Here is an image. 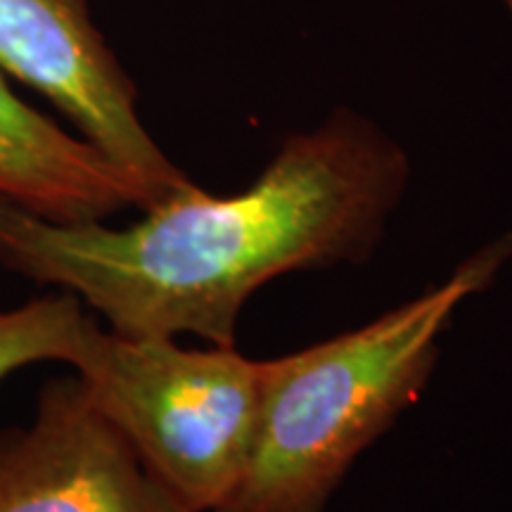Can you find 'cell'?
Masks as SVG:
<instances>
[{
	"label": "cell",
	"instance_id": "cell-7",
	"mask_svg": "<svg viewBox=\"0 0 512 512\" xmlns=\"http://www.w3.org/2000/svg\"><path fill=\"white\" fill-rule=\"evenodd\" d=\"M91 318L69 292L0 311V382L41 361L69 363Z\"/></svg>",
	"mask_w": 512,
	"mask_h": 512
},
{
	"label": "cell",
	"instance_id": "cell-1",
	"mask_svg": "<svg viewBox=\"0 0 512 512\" xmlns=\"http://www.w3.org/2000/svg\"><path fill=\"white\" fill-rule=\"evenodd\" d=\"M406 150L354 110L290 136L238 195L183 185L126 228L55 223L0 200V264L74 294L126 337L235 347L271 280L366 264L406 197Z\"/></svg>",
	"mask_w": 512,
	"mask_h": 512
},
{
	"label": "cell",
	"instance_id": "cell-3",
	"mask_svg": "<svg viewBox=\"0 0 512 512\" xmlns=\"http://www.w3.org/2000/svg\"><path fill=\"white\" fill-rule=\"evenodd\" d=\"M69 366L185 510L221 508L252 451L264 361L235 347L126 337L91 318Z\"/></svg>",
	"mask_w": 512,
	"mask_h": 512
},
{
	"label": "cell",
	"instance_id": "cell-2",
	"mask_svg": "<svg viewBox=\"0 0 512 512\" xmlns=\"http://www.w3.org/2000/svg\"><path fill=\"white\" fill-rule=\"evenodd\" d=\"M512 256V233L361 328L264 361L245 472L216 512H328L358 458L415 406L441 339Z\"/></svg>",
	"mask_w": 512,
	"mask_h": 512
},
{
	"label": "cell",
	"instance_id": "cell-5",
	"mask_svg": "<svg viewBox=\"0 0 512 512\" xmlns=\"http://www.w3.org/2000/svg\"><path fill=\"white\" fill-rule=\"evenodd\" d=\"M0 512H188L79 377L50 380L27 427L0 434Z\"/></svg>",
	"mask_w": 512,
	"mask_h": 512
},
{
	"label": "cell",
	"instance_id": "cell-4",
	"mask_svg": "<svg viewBox=\"0 0 512 512\" xmlns=\"http://www.w3.org/2000/svg\"><path fill=\"white\" fill-rule=\"evenodd\" d=\"M0 69L46 95L155 204L190 183L140 121L136 86L95 29L88 0H0Z\"/></svg>",
	"mask_w": 512,
	"mask_h": 512
},
{
	"label": "cell",
	"instance_id": "cell-6",
	"mask_svg": "<svg viewBox=\"0 0 512 512\" xmlns=\"http://www.w3.org/2000/svg\"><path fill=\"white\" fill-rule=\"evenodd\" d=\"M0 200L55 223H98L152 195L86 138H74L12 93L0 69Z\"/></svg>",
	"mask_w": 512,
	"mask_h": 512
},
{
	"label": "cell",
	"instance_id": "cell-8",
	"mask_svg": "<svg viewBox=\"0 0 512 512\" xmlns=\"http://www.w3.org/2000/svg\"><path fill=\"white\" fill-rule=\"evenodd\" d=\"M505 5H508V10H510V15H512V0H505Z\"/></svg>",
	"mask_w": 512,
	"mask_h": 512
}]
</instances>
